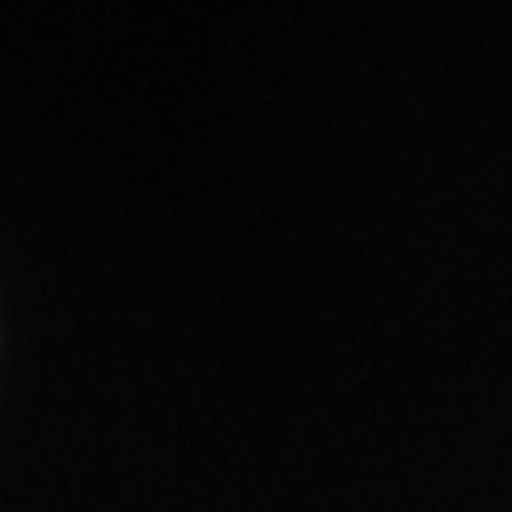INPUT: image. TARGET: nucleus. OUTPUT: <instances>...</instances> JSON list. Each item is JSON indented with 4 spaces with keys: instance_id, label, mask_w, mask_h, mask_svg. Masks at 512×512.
<instances>
[]
</instances>
